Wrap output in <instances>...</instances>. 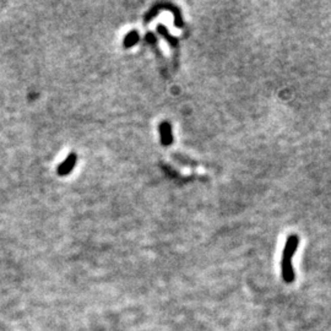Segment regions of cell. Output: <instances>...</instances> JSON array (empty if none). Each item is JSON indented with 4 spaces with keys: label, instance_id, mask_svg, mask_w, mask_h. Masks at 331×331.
<instances>
[{
    "label": "cell",
    "instance_id": "obj_3",
    "mask_svg": "<svg viewBox=\"0 0 331 331\" xmlns=\"http://www.w3.org/2000/svg\"><path fill=\"white\" fill-rule=\"evenodd\" d=\"M160 134H161V143L163 146H169L173 141V135H172V125L168 122L161 123L160 125Z\"/></svg>",
    "mask_w": 331,
    "mask_h": 331
},
{
    "label": "cell",
    "instance_id": "obj_5",
    "mask_svg": "<svg viewBox=\"0 0 331 331\" xmlns=\"http://www.w3.org/2000/svg\"><path fill=\"white\" fill-rule=\"evenodd\" d=\"M157 31H158V33L161 34V36H163L166 38V41H168V43L169 45H171V47L173 49H178V40H175L174 37H172L171 34H169V32H167L166 30V27L163 25H160L157 27Z\"/></svg>",
    "mask_w": 331,
    "mask_h": 331
},
{
    "label": "cell",
    "instance_id": "obj_1",
    "mask_svg": "<svg viewBox=\"0 0 331 331\" xmlns=\"http://www.w3.org/2000/svg\"><path fill=\"white\" fill-rule=\"evenodd\" d=\"M300 244V238L296 234H291L287 238L285 249L282 253V260H281V270H282V277L287 283H292L295 281V271L292 268V256L295 255Z\"/></svg>",
    "mask_w": 331,
    "mask_h": 331
},
{
    "label": "cell",
    "instance_id": "obj_6",
    "mask_svg": "<svg viewBox=\"0 0 331 331\" xmlns=\"http://www.w3.org/2000/svg\"><path fill=\"white\" fill-rule=\"evenodd\" d=\"M173 157L175 158L177 161H179V162L184 163V165H193V166H198V162H194V161H190L188 158H184V156H180V155L178 154H174Z\"/></svg>",
    "mask_w": 331,
    "mask_h": 331
},
{
    "label": "cell",
    "instance_id": "obj_4",
    "mask_svg": "<svg viewBox=\"0 0 331 331\" xmlns=\"http://www.w3.org/2000/svg\"><path fill=\"white\" fill-rule=\"evenodd\" d=\"M139 38L140 36L136 31L129 32L128 34H125L124 41H123V46H124V48H130V47L135 46L136 43L139 42Z\"/></svg>",
    "mask_w": 331,
    "mask_h": 331
},
{
    "label": "cell",
    "instance_id": "obj_2",
    "mask_svg": "<svg viewBox=\"0 0 331 331\" xmlns=\"http://www.w3.org/2000/svg\"><path fill=\"white\" fill-rule=\"evenodd\" d=\"M76 161H78V156H76L75 152H71L66 156L65 160L58 166L57 168V174L60 175V177H65V175L70 174L74 169V167L76 165Z\"/></svg>",
    "mask_w": 331,
    "mask_h": 331
}]
</instances>
